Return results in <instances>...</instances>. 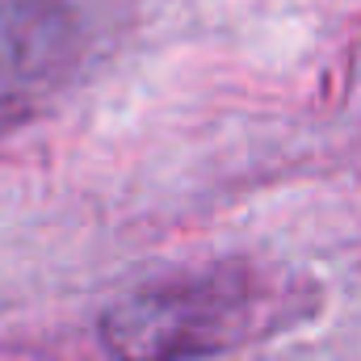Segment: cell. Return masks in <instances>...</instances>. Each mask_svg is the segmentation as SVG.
I'll return each mask as SVG.
<instances>
[{
  "instance_id": "1",
  "label": "cell",
  "mask_w": 361,
  "mask_h": 361,
  "mask_svg": "<svg viewBox=\"0 0 361 361\" xmlns=\"http://www.w3.org/2000/svg\"><path fill=\"white\" fill-rule=\"evenodd\" d=\"M290 315V281L223 261L122 294L101 315V341L118 361H193L227 353Z\"/></svg>"
},
{
  "instance_id": "2",
  "label": "cell",
  "mask_w": 361,
  "mask_h": 361,
  "mask_svg": "<svg viewBox=\"0 0 361 361\" xmlns=\"http://www.w3.org/2000/svg\"><path fill=\"white\" fill-rule=\"evenodd\" d=\"M72 0H0V130L34 118L80 63Z\"/></svg>"
}]
</instances>
